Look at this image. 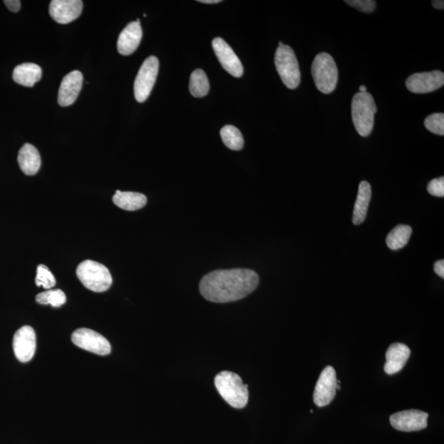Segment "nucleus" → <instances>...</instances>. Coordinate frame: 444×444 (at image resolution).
<instances>
[{
    "mask_svg": "<svg viewBox=\"0 0 444 444\" xmlns=\"http://www.w3.org/2000/svg\"><path fill=\"white\" fill-rule=\"evenodd\" d=\"M337 374L332 367H327L323 370L313 393V402L318 407L326 406L331 404L337 393Z\"/></svg>",
    "mask_w": 444,
    "mask_h": 444,
    "instance_id": "obj_9",
    "label": "nucleus"
},
{
    "mask_svg": "<svg viewBox=\"0 0 444 444\" xmlns=\"http://www.w3.org/2000/svg\"><path fill=\"white\" fill-rule=\"evenodd\" d=\"M221 137L229 149L242 150L244 147V138L239 130L233 125H226L221 130Z\"/></svg>",
    "mask_w": 444,
    "mask_h": 444,
    "instance_id": "obj_24",
    "label": "nucleus"
},
{
    "mask_svg": "<svg viewBox=\"0 0 444 444\" xmlns=\"http://www.w3.org/2000/svg\"><path fill=\"white\" fill-rule=\"evenodd\" d=\"M371 195H372V190H371L369 183L367 181L360 182L353 212L352 221L354 224L363 223L367 218Z\"/></svg>",
    "mask_w": 444,
    "mask_h": 444,
    "instance_id": "obj_20",
    "label": "nucleus"
},
{
    "mask_svg": "<svg viewBox=\"0 0 444 444\" xmlns=\"http://www.w3.org/2000/svg\"><path fill=\"white\" fill-rule=\"evenodd\" d=\"M216 389L222 398L229 406L237 409H242L249 401L248 385L237 374L222 371L215 378Z\"/></svg>",
    "mask_w": 444,
    "mask_h": 444,
    "instance_id": "obj_2",
    "label": "nucleus"
},
{
    "mask_svg": "<svg viewBox=\"0 0 444 444\" xmlns=\"http://www.w3.org/2000/svg\"><path fill=\"white\" fill-rule=\"evenodd\" d=\"M429 414L419 410H409L391 415L390 423L394 429L412 432L426 429Z\"/></svg>",
    "mask_w": 444,
    "mask_h": 444,
    "instance_id": "obj_11",
    "label": "nucleus"
},
{
    "mask_svg": "<svg viewBox=\"0 0 444 444\" xmlns=\"http://www.w3.org/2000/svg\"><path fill=\"white\" fill-rule=\"evenodd\" d=\"M312 76L315 86L321 92L332 93L337 85L338 70L332 57L323 52L313 60L311 67Z\"/></svg>",
    "mask_w": 444,
    "mask_h": 444,
    "instance_id": "obj_5",
    "label": "nucleus"
},
{
    "mask_svg": "<svg viewBox=\"0 0 444 444\" xmlns=\"http://www.w3.org/2000/svg\"><path fill=\"white\" fill-rule=\"evenodd\" d=\"M82 8L81 0H53L50 4L49 13L55 22L67 24L80 17Z\"/></svg>",
    "mask_w": 444,
    "mask_h": 444,
    "instance_id": "obj_14",
    "label": "nucleus"
},
{
    "mask_svg": "<svg viewBox=\"0 0 444 444\" xmlns=\"http://www.w3.org/2000/svg\"><path fill=\"white\" fill-rule=\"evenodd\" d=\"M210 90V85L205 72L196 70L192 72L190 81V91L192 96L200 98L207 95Z\"/></svg>",
    "mask_w": 444,
    "mask_h": 444,
    "instance_id": "obj_23",
    "label": "nucleus"
},
{
    "mask_svg": "<svg viewBox=\"0 0 444 444\" xmlns=\"http://www.w3.org/2000/svg\"><path fill=\"white\" fill-rule=\"evenodd\" d=\"M36 300L40 305H50L58 308L65 304L66 296L61 290H48L36 296Z\"/></svg>",
    "mask_w": 444,
    "mask_h": 444,
    "instance_id": "obj_25",
    "label": "nucleus"
},
{
    "mask_svg": "<svg viewBox=\"0 0 444 444\" xmlns=\"http://www.w3.org/2000/svg\"><path fill=\"white\" fill-rule=\"evenodd\" d=\"M159 70V61L150 56L144 62L134 82V96L139 102H144L153 90Z\"/></svg>",
    "mask_w": 444,
    "mask_h": 444,
    "instance_id": "obj_7",
    "label": "nucleus"
},
{
    "mask_svg": "<svg viewBox=\"0 0 444 444\" xmlns=\"http://www.w3.org/2000/svg\"><path fill=\"white\" fill-rule=\"evenodd\" d=\"M212 48L224 70L234 77H242L244 74L242 63L226 41L220 38L214 39Z\"/></svg>",
    "mask_w": 444,
    "mask_h": 444,
    "instance_id": "obj_13",
    "label": "nucleus"
},
{
    "mask_svg": "<svg viewBox=\"0 0 444 444\" xmlns=\"http://www.w3.org/2000/svg\"><path fill=\"white\" fill-rule=\"evenodd\" d=\"M444 85V74L441 71L417 72L407 78L406 85L411 92L425 94L435 92Z\"/></svg>",
    "mask_w": 444,
    "mask_h": 444,
    "instance_id": "obj_10",
    "label": "nucleus"
},
{
    "mask_svg": "<svg viewBox=\"0 0 444 444\" xmlns=\"http://www.w3.org/2000/svg\"><path fill=\"white\" fill-rule=\"evenodd\" d=\"M18 161L25 175H34L39 171L41 160L39 151L33 145L26 144L20 149Z\"/></svg>",
    "mask_w": 444,
    "mask_h": 444,
    "instance_id": "obj_18",
    "label": "nucleus"
},
{
    "mask_svg": "<svg viewBox=\"0 0 444 444\" xmlns=\"http://www.w3.org/2000/svg\"><path fill=\"white\" fill-rule=\"evenodd\" d=\"M345 2L365 13H373L376 8V2L374 0H346Z\"/></svg>",
    "mask_w": 444,
    "mask_h": 444,
    "instance_id": "obj_28",
    "label": "nucleus"
},
{
    "mask_svg": "<svg viewBox=\"0 0 444 444\" xmlns=\"http://www.w3.org/2000/svg\"><path fill=\"white\" fill-rule=\"evenodd\" d=\"M76 274L86 288L98 293L107 291L112 285V276L107 266L96 261H83L78 265Z\"/></svg>",
    "mask_w": 444,
    "mask_h": 444,
    "instance_id": "obj_4",
    "label": "nucleus"
},
{
    "mask_svg": "<svg viewBox=\"0 0 444 444\" xmlns=\"http://www.w3.org/2000/svg\"><path fill=\"white\" fill-rule=\"evenodd\" d=\"M72 342L77 347L99 355H107L112 352L111 343L107 339L92 329H77L72 333Z\"/></svg>",
    "mask_w": 444,
    "mask_h": 444,
    "instance_id": "obj_8",
    "label": "nucleus"
},
{
    "mask_svg": "<svg viewBox=\"0 0 444 444\" xmlns=\"http://www.w3.org/2000/svg\"><path fill=\"white\" fill-rule=\"evenodd\" d=\"M83 76L80 71H72L63 78L58 93L60 106H71L77 100L82 90Z\"/></svg>",
    "mask_w": 444,
    "mask_h": 444,
    "instance_id": "obj_15",
    "label": "nucleus"
},
{
    "mask_svg": "<svg viewBox=\"0 0 444 444\" xmlns=\"http://www.w3.org/2000/svg\"><path fill=\"white\" fill-rule=\"evenodd\" d=\"M259 275L245 269L213 271L203 276L201 295L214 303H229L243 299L257 288Z\"/></svg>",
    "mask_w": 444,
    "mask_h": 444,
    "instance_id": "obj_1",
    "label": "nucleus"
},
{
    "mask_svg": "<svg viewBox=\"0 0 444 444\" xmlns=\"http://www.w3.org/2000/svg\"><path fill=\"white\" fill-rule=\"evenodd\" d=\"M433 7L437 9L443 10L444 9V1L443 0H435L432 2Z\"/></svg>",
    "mask_w": 444,
    "mask_h": 444,
    "instance_id": "obj_32",
    "label": "nucleus"
},
{
    "mask_svg": "<svg viewBox=\"0 0 444 444\" xmlns=\"http://www.w3.org/2000/svg\"><path fill=\"white\" fill-rule=\"evenodd\" d=\"M426 127L433 134L443 136L444 134V114L436 113L431 114L425 120Z\"/></svg>",
    "mask_w": 444,
    "mask_h": 444,
    "instance_id": "obj_27",
    "label": "nucleus"
},
{
    "mask_svg": "<svg viewBox=\"0 0 444 444\" xmlns=\"http://www.w3.org/2000/svg\"><path fill=\"white\" fill-rule=\"evenodd\" d=\"M411 355V350L405 344H391L386 352L384 371L389 375L399 373L404 368Z\"/></svg>",
    "mask_w": 444,
    "mask_h": 444,
    "instance_id": "obj_17",
    "label": "nucleus"
},
{
    "mask_svg": "<svg viewBox=\"0 0 444 444\" xmlns=\"http://www.w3.org/2000/svg\"><path fill=\"white\" fill-rule=\"evenodd\" d=\"M433 270H435L436 274L440 276V278H444V261L438 260L433 266Z\"/></svg>",
    "mask_w": 444,
    "mask_h": 444,
    "instance_id": "obj_31",
    "label": "nucleus"
},
{
    "mask_svg": "<svg viewBox=\"0 0 444 444\" xmlns=\"http://www.w3.org/2000/svg\"><path fill=\"white\" fill-rule=\"evenodd\" d=\"M56 284L53 274L45 265L40 264L36 270V285L43 286L46 290H50Z\"/></svg>",
    "mask_w": 444,
    "mask_h": 444,
    "instance_id": "obj_26",
    "label": "nucleus"
},
{
    "mask_svg": "<svg viewBox=\"0 0 444 444\" xmlns=\"http://www.w3.org/2000/svg\"><path fill=\"white\" fill-rule=\"evenodd\" d=\"M359 92H367V87L362 85L359 87Z\"/></svg>",
    "mask_w": 444,
    "mask_h": 444,
    "instance_id": "obj_34",
    "label": "nucleus"
},
{
    "mask_svg": "<svg viewBox=\"0 0 444 444\" xmlns=\"http://www.w3.org/2000/svg\"><path fill=\"white\" fill-rule=\"evenodd\" d=\"M142 38L143 30L140 23H129L119 36L117 43L119 53L122 55H132L138 49Z\"/></svg>",
    "mask_w": 444,
    "mask_h": 444,
    "instance_id": "obj_16",
    "label": "nucleus"
},
{
    "mask_svg": "<svg viewBox=\"0 0 444 444\" xmlns=\"http://www.w3.org/2000/svg\"><path fill=\"white\" fill-rule=\"evenodd\" d=\"M43 70L38 65L33 63H25L15 67L13 78L18 85L31 87L40 80Z\"/></svg>",
    "mask_w": 444,
    "mask_h": 444,
    "instance_id": "obj_19",
    "label": "nucleus"
},
{
    "mask_svg": "<svg viewBox=\"0 0 444 444\" xmlns=\"http://www.w3.org/2000/svg\"><path fill=\"white\" fill-rule=\"evenodd\" d=\"M147 197L143 193L117 190L113 202L119 208L126 211H136L147 205Z\"/></svg>",
    "mask_w": 444,
    "mask_h": 444,
    "instance_id": "obj_21",
    "label": "nucleus"
},
{
    "mask_svg": "<svg viewBox=\"0 0 444 444\" xmlns=\"http://www.w3.org/2000/svg\"><path fill=\"white\" fill-rule=\"evenodd\" d=\"M427 190L432 196L444 197V178L440 177L433 180L427 186Z\"/></svg>",
    "mask_w": 444,
    "mask_h": 444,
    "instance_id": "obj_29",
    "label": "nucleus"
},
{
    "mask_svg": "<svg viewBox=\"0 0 444 444\" xmlns=\"http://www.w3.org/2000/svg\"><path fill=\"white\" fill-rule=\"evenodd\" d=\"M4 3L11 12L17 13L20 10L21 2L19 0H5Z\"/></svg>",
    "mask_w": 444,
    "mask_h": 444,
    "instance_id": "obj_30",
    "label": "nucleus"
},
{
    "mask_svg": "<svg viewBox=\"0 0 444 444\" xmlns=\"http://www.w3.org/2000/svg\"><path fill=\"white\" fill-rule=\"evenodd\" d=\"M275 65L281 80L289 89H296L300 83V70L293 50L289 45L279 46L275 54Z\"/></svg>",
    "mask_w": 444,
    "mask_h": 444,
    "instance_id": "obj_6",
    "label": "nucleus"
},
{
    "mask_svg": "<svg viewBox=\"0 0 444 444\" xmlns=\"http://www.w3.org/2000/svg\"><path fill=\"white\" fill-rule=\"evenodd\" d=\"M202 4H218L221 2V0H200V1H198Z\"/></svg>",
    "mask_w": 444,
    "mask_h": 444,
    "instance_id": "obj_33",
    "label": "nucleus"
},
{
    "mask_svg": "<svg viewBox=\"0 0 444 444\" xmlns=\"http://www.w3.org/2000/svg\"><path fill=\"white\" fill-rule=\"evenodd\" d=\"M412 234V229L406 224H399L391 229L386 237V243L391 250H399L404 248L409 242Z\"/></svg>",
    "mask_w": 444,
    "mask_h": 444,
    "instance_id": "obj_22",
    "label": "nucleus"
},
{
    "mask_svg": "<svg viewBox=\"0 0 444 444\" xmlns=\"http://www.w3.org/2000/svg\"><path fill=\"white\" fill-rule=\"evenodd\" d=\"M13 352L21 362H28L34 357L36 337L34 329L23 326L16 332L13 341Z\"/></svg>",
    "mask_w": 444,
    "mask_h": 444,
    "instance_id": "obj_12",
    "label": "nucleus"
},
{
    "mask_svg": "<svg viewBox=\"0 0 444 444\" xmlns=\"http://www.w3.org/2000/svg\"><path fill=\"white\" fill-rule=\"evenodd\" d=\"M377 107L370 93L355 94L352 103V120L355 129L362 137H368L372 132Z\"/></svg>",
    "mask_w": 444,
    "mask_h": 444,
    "instance_id": "obj_3",
    "label": "nucleus"
}]
</instances>
